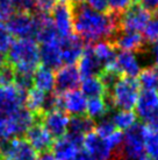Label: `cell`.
<instances>
[{
    "instance_id": "obj_1",
    "label": "cell",
    "mask_w": 158,
    "mask_h": 160,
    "mask_svg": "<svg viewBox=\"0 0 158 160\" xmlns=\"http://www.w3.org/2000/svg\"><path fill=\"white\" fill-rule=\"evenodd\" d=\"M73 32L84 43L93 46L99 41H112L120 29V17L112 12H98L86 2H71Z\"/></svg>"
},
{
    "instance_id": "obj_2",
    "label": "cell",
    "mask_w": 158,
    "mask_h": 160,
    "mask_svg": "<svg viewBox=\"0 0 158 160\" xmlns=\"http://www.w3.org/2000/svg\"><path fill=\"white\" fill-rule=\"evenodd\" d=\"M7 62L15 72L33 75L41 63L40 46L34 39H18L7 53Z\"/></svg>"
},
{
    "instance_id": "obj_3",
    "label": "cell",
    "mask_w": 158,
    "mask_h": 160,
    "mask_svg": "<svg viewBox=\"0 0 158 160\" xmlns=\"http://www.w3.org/2000/svg\"><path fill=\"white\" fill-rule=\"evenodd\" d=\"M140 83L132 77L120 76L112 89L107 92L105 98L112 108H118L120 110L132 111L136 107L140 96Z\"/></svg>"
},
{
    "instance_id": "obj_4",
    "label": "cell",
    "mask_w": 158,
    "mask_h": 160,
    "mask_svg": "<svg viewBox=\"0 0 158 160\" xmlns=\"http://www.w3.org/2000/svg\"><path fill=\"white\" fill-rule=\"evenodd\" d=\"M37 152L25 138L15 137L0 142V160H37Z\"/></svg>"
},
{
    "instance_id": "obj_5",
    "label": "cell",
    "mask_w": 158,
    "mask_h": 160,
    "mask_svg": "<svg viewBox=\"0 0 158 160\" xmlns=\"http://www.w3.org/2000/svg\"><path fill=\"white\" fill-rule=\"evenodd\" d=\"M5 25L9 34L18 39H33L39 28L36 14L23 12H15Z\"/></svg>"
},
{
    "instance_id": "obj_6",
    "label": "cell",
    "mask_w": 158,
    "mask_h": 160,
    "mask_svg": "<svg viewBox=\"0 0 158 160\" xmlns=\"http://www.w3.org/2000/svg\"><path fill=\"white\" fill-rule=\"evenodd\" d=\"M51 21L61 39L73 35V12L71 1L57 2L51 11Z\"/></svg>"
},
{
    "instance_id": "obj_7",
    "label": "cell",
    "mask_w": 158,
    "mask_h": 160,
    "mask_svg": "<svg viewBox=\"0 0 158 160\" xmlns=\"http://www.w3.org/2000/svg\"><path fill=\"white\" fill-rule=\"evenodd\" d=\"M83 139L81 136L66 133L53 142L51 153L57 160H75L83 147Z\"/></svg>"
},
{
    "instance_id": "obj_8",
    "label": "cell",
    "mask_w": 158,
    "mask_h": 160,
    "mask_svg": "<svg viewBox=\"0 0 158 160\" xmlns=\"http://www.w3.org/2000/svg\"><path fill=\"white\" fill-rule=\"evenodd\" d=\"M150 19H151V14L149 11L143 8L140 4H136L134 6H130L120 17V29L140 33L144 31Z\"/></svg>"
},
{
    "instance_id": "obj_9",
    "label": "cell",
    "mask_w": 158,
    "mask_h": 160,
    "mask_svg": "<svg viewBox=\"0 0 158 160\" xmlns=\"http://www.w3.org/2000/svg\"><path fill=\"white\" fill-rule=\"evenodd\" d=\"M26 93L15 84L0 87V116H9L25 107Z\"/></svg>"
},
{
    "instance_id": "obj_10",
    "label": "cell",
    "mask_w": 158,
    "mask_h": 160,
    "mask_svg": "<svg viewBox=\"0 0 158 160\" xmlns=\"http://www.w3.org/2000/svg\"><path fill=\"white\" fill-rule=\"evenodd\" d=\"M39 119L40 123L47 129L53 139H58L67 133L70 117L65 111H62L61 109L45 112Z\"/></svg>"
},
{
    "instance_id": "obj_11",
    "label": "cell",
    "mask_w": 158,
    "mask_h": 160,
    "mask_svg": "<svg viewBox=\"0 0 158 160\" xmlns=\"http://www.w3.org/2000/svg\"><path fill=\"white\" fill-rule=\"evenodd\" d=\"M83 147L95 160H123L112 151L106 139L98 136L94 130L84 137Z\"/></svg>"
},
{
    "instance_id": "obj_12",
    "label": "cell",
    "mask_w": 158,
    "mask_h": 160,
    "mask_svg": "<svg viewBox=\"0 0 158 160\" xmlns=\"http://www.w3.org/2000/svg\"><path fill=\"white\" fill-rule=\"evenodd\" d=\"M106 69L115 71L120 76L132 77V78H135L136 76L140 75L142 70L141 62L138 61L136 54L132 52H122V50L121 53L116 54L114 62Z\"/></svg>"
},
{
    "instance_id": "obj_13",
    "label": "cell",
    "mask_w": 158,
    "mask_h": 160,
    "mask_svg": "<svg viewBox=\"0 0 158 160\" xmlns=\"http://www.w3.org/2000/svg\"><path fill=\"white\" fill-rule=\"evenodd\" d=\"M81 83V76L76 66H64L57 69L55 74V91L57 93H65L76 90Z\"/></svg>"
},
{
    "instance_id": "obj_14",
    "label": "cell",
    "mask_w": 158,
    "mask_h": 160,
    "mask_svg": "<svg viewBox=\"0 0 158 160\" xmlns=\"http://www.w3.org/2000/svg\"><path fill=\"white\" fill-rule=\"evenodd\" d=\"M110 42L115 46V48H120L122 52L138 53L146 48L144 36L137 32H126L118 29Z\"/></svg>"
},
{
    "instance_id": "obj_15",
    "label": "cell",
    "mask_w": 158,
    "mask_h": 160,
    "mask_svg": "<svg viewBox=\"0 0 158 160\" xmlns=\"http://www.w3.org/2000/svg\"><path fill=\"white\" fill-rule=\"evenodd\" d=\"M25 139L34 147L37 153H44L51 150L53 138L41 123H34L25 133Z\"/></svg>"
},
{
    "instance_id": "obj_16",
    "label": "cell",
    "mask_w": 158,
    "mask_h": 160,
    "mask_svg": "<svg viewBox=\"0 0 158 160\" xmlns=\"http://www.w3.org/2000/svg\"><path fill=\"white\" fill-rule=\"evenodd\" d=\"M61 48L63 63L65 66H75L81 58L85 50V46L83 41L76 34H73L69 38L61 39Z\"/></svg>"
},
{
    "instance_id": "obj_17",
    "label": "cell",
    "mask_w": 158,
    "mask_h": 160,
    "mask_svg": "<svg viewBox=\"0 0 158 160\" xmlns=\"http://www.w3.org/2000/svg\"><path fill=\"white\" fill-rule=\"evenodd\" d=\"M87 97L79 90H71L61 95V108L66 113L73 116H83L86 112Z\"/></svg>"
},
{
    "instance_id": "obj_18",
    "label": "cell",
    "mask_w": 158,
    "mask_h": 160,
    "mask_svg": "<svg viewBox=\"0 0 158 160\" xmlns=\"http://www.w3.org/2000/svg\"><path fill=\"white\" fill-rule=\"evenodd\" d=\"M40 58H41V62L43 64V67H47L51 70L59 69L63 64L61 38L53 42L40 46Z\"/></svg>"
},
{
    "instance_id": "obj_19",
    "label": "cell",
    "mask_w": 158,
    "mask_h": 160,
    "mask_svg": "<svg viewBox=\"0 0 158 160\" xmlns=\"http://www.w3.org/2000/svg\"><path fill=\"white\" fill-rule=\"evenodd\" d=\"M78 62V70L80 72V76H83L84 78L92 77V76H99L105 70L102 63L99 61V58L95 56V54L93 53V49L91 46H87L85 48Z\"/></svg>"
},
{
    "instance_id": "obj_20",
    "label": "cell",
    "mask_w": 158,
    "mask_h": 160,
    "mask_svg": "<svg viewBox=\"0 0 158 160\" xmlns=\"http://www.w3.org/2000/svg\"><path fill=\"white\" fill-rule=\"evenodd\" d=\"M158 107V92L154 90H144L140 92L136 103V111L143 120L149 117Z\"/></svg>"
},
{
    "instance_id": "obj_21",
    "label": "cell",
    "mask_w": 158,
    "mask_h": 160,
    "mask_svg": "<svg viewBox=\"0 0 158 160\" xmlns=\"http://www.w3.org/2000/svg\"><path fill=\"white\" fill-rule=\"evenodd\" d=\"M48 93L43 92L36 88L28 90L25 99V108L28 109L31 113L36 116V119L40 118L45 111V102Z\"/></svg>"
},
{
    "instance_id": "obj_22",
    "label": "cell",
    "mask_w": 158,
    "mask_h": 160,
    "mask_svg": "<svg viewBox=\"0 0 158 160\" xmlns=\"http://www.w3.org/2000/svg\"><path fill=\"white\" fill-rule=\"evenodd\" d=\"M33 84L37 90L45 93L55 90V72L47 67H39L33 74Z\"/></svg>"
},
{
    "instance_id": "obj_23",
    "label": "cell",
    "mask_w": 158,
    "mask_h": 160,
    "mask_svg": "<svg viewBox=\"0 0 158 160\" xmlns=\"http://www.w3.org/2000/svg\"><path fill=\"white\" fill-rule=\"evenodd\" d=\"M93 53L102 63L104 68H108L116 58V48L110 41L104 40L94 43L92 47Z\"/></svg>"
},
{
    "instance_id": "obj_24",
    "label": "cell",
    "mask_w": 158,
    "mask_h": 160,
    "mask_svg": "<svg viewBox=\"0 0 158 160\" xmlns=\"http://www.w3.org/2000/svg\"><path fill=\"white\" fill-rule=\"evenodd\" d=\"M81 85V92L88 98L105 97L107 95V90L99 76H92L84 78Z\"/></svg>"
},
{
    "instance_id": "obj_25",
    "label": "cell",
    "mask_w": 158,
    "mask_h": 160,
    "mask_svg": "<svg viewBox=\"0 0 158 160\" xmlns=\"http://www.w3.org/2000/svg\"><path fill=\"white\" fill-rule=\"evenodd\" d=\"M95 128L94 120L91 119L87 116H75L73 118H70L67 133L77 134L85 137L87 133L92 132Z\"/></svg>"
},
{
    "instance_id": "obj_26",
    "label": "cell",
    "mask_w": 158,
    "mask_h": 160,
    "mask_svg": "<svg viewBox=\"0 0 158 160\" xmlns=\"http://www.w3.org/2000/svg\"><path fill=\"white\" fill-rule=\"evenodd\" d=\"M110 109L112 107L105 97H94L87 99L86 113H87V117H90L93 120L105 118V116Z\"/></svg>"
},
{
    "instance_id": "obj_27",
    "label": "cell",
    "mask_w": 158,
    "mask_h": 160,
    "mask_svg": "<svg viewBox=\"0 0 158 160\" xmlns=\"http://www.w3.org/2000/svg\"><path fill=\"white\" fill-rule=\"evenodd\" d=\"M138 83L144 90H154L158 92V66L142 69L138 75Z\"/></svg>"
},
{
    "instance_id": "obj_28",
    "label": "cell",
    "mask_w": 158,
    "mask_h": 160,
    "mask_svg": "<svg viewBox=\"0 0 158 160\" xmlns=\"http://www.w3.org/2000/svg\"><path fill=\"white\" fill-rule=\"evenodd\" d=\"M137 116L132 111L128 110H120L116 113H114L112 122L114 123L115 128L120 131H127L130 128H132L136 124Z\"/></svg>"
},
{
    "instance_id": "obj_29",
    "label": "cell",
    "mask_w": 158,
    "mask_h": 160,
    "mask_svg": "<svg viewBox=\"0 0 158 160\" xmlns=\"http://www.w3.org/2000/svg\"><path fill=\"white\" fill-rule=\"evenodd\" d=\"M144 150L151 160H158V131L145 126Z\"/></svg>"
},
{
    "instance_id": "obj_30",
    "label": "cell",
    "mask_w": 158,
    "mask_h": 160,
    "mask_svg": "<svg viewBox=\"0 0 158 160\" xmlns=\"http://www.w3.org/2000/svg\"><path fill=\"white\" fill-rule=\"evenodd\" d=\"M116 128H115L114 123L112 122V119H108V118H101V120L95 124V128H94V132L100 136L101 138H107L109 137L110 134L113 133L114 131H116Z\"/></svg>"
},
{
    "instance_id": "obj_31",
    "label": "cell",
    "mask_w": 158,
    "mask_h": 160,
    "mask_svg": "<svg viewBox=\"0 0 158 160\" xmlns=\"http://www.w3.org/2000/svg\"><path fill=\"white\" fill-rule=\"evenodd\" d=\"M12 43H13V36L7 31L4 21L0 20V54L5 55L8 53Z\"/></svg>"
},
{
    "instance_id": "obj_32",
    "label": "cell",
    "mask_w": 158,
    "mask_h": 160,
    "mask_svg": "<svg viewBox=\"0 0 158 160\" xmlns=\"http://www.w3.org/2000/svg\"><path fill=\"white\" fill-rule=\"evenodd\" d=\"M15 70L8 62H5L0 68V87H8L14 84Z\"/></svg>"
},
{
    "instance_id": "obj_33",
    "label": "cell",
    "mask_w": 158,
    "mask_h": 160,
    "mask_svg": "<svg viewBox=\"0 0 158 160\" xmlns=\"http://www.w3.org/2000/svg\"><path fill=\"white\" fill-rule=\"evenodd\" d=\"M144 39L146 42L150 43H155L156 41H158V17L155 15L154 18L150 19V21L148 25L145 26L144 31Z\"/></svg>"
},
{
    "instance_id": "obj_34",
    "label": "cell",
    "mask_w": 158,
    "mask_h": 160,
    "mask_svg": "<svg viewBox=\"0 0 158 160\" xmlns=\"http://www.w3.org/2000/svg\"><path fill=\"white\" fill-rule=\"evenodd\" d=\"M132 1L134 0H108V12L121 17L132 6Z\"/></svg>"
},
{
    "instance_id": "obj_35",
    "label": "cell",
    "mask_w": 158,
    "mask_h": 160,
    "mask_svg": "<svg viewBox=\"0 0 158 160\" xmlns=\"http://www.w3.org/2000/svg\"><path fill=\"white\" fill-rule=\"evenodd\" d=\"M14 8L18 12L23 13H36L37 0H13Z\"/></svg>"
},
{
    "instance_id": "obj_36",
    "label": "cell",
    "mask_w": 158,
    "mask_h": 160,
    "mask_svg": "<svg viewBox=\"0 0 158 160\" xmlns=\"http://www.w3.org/2000/svg\"><path fill=\"white\" fill-rule=\"evenodd\" d=\"M15 13L13 0H0V20L7 21Z\"/></svg>"
},
{
    "instance_id": "obj_37",
    "label": "cell",
    "mask_w": 158,
    "mask_h": 160,
    "mask_svg": "<svg viewBox=\"0 0 158 160\" xmlns=\"http://www.w3.org/2000/svg\"><path fill=\"white\" fill-rule=\"evenodd\" d=\"M57 4V0H37L36 13L49 14Z\"/></svg>"
},
{
    "instance_id": "obj_38",
    "label": "cell",
    "mask_w": 158,
    "mask_h": 160,
    "mask_svg": "<svg viewBox=\"0 0 158 160\" xmlns=\"http://www.w3.org/2000/svg\"><path fill=\"white\" fill-rule=\"evenodd\" d=\"M86 4L98 12H108V0H86Z\"/></svg>"
},
{
    "instance_id": "obj_39",
    "label": "cell",
    "mask_w": 158,
    "mask_h": 160,
    "mask_svg": "<svg viewBox=\"0 0 158 160\" xmlns=\"http://www.w3.org/2000/svg\"><path fill=\"white\" fill-rule=\"evenodd\" d=\"M146 124H148V128L152 130H156L158 131V107L154 110V112L145 119Z\"/></svg>"
},
{
    "instance_id": "obj_40",
    "label": "cell",
    "mask_w": 158,
    "mask_h": 160,
    "mask_svg": "<svg viewBox=\"0 0 158 160\" xmlns=\"http://www.w3.org/2000/svg\"><path fill=\"white\" fill-rule=\"evenodd\" d=\"M140 1V5L145 8L146 11H157L158 9V0H138Z\"/></svg>"
},
{
    "instance_id": "obj_41",
    "label": "cell",
    "mask_w": 158,
    "mask_h": 160,
    "mask_svg": "<svg viewBox=\"0 0 158 160\" xmlns=\"http://www.w3.org/2000/svg\"><path fill=\"white\" fill-rule=\"evenodd\" d=\"M75 160H95V159H94L84 147H81V150L79 151L78 156H77V158H76Z\"/></svg>"
},
{
    "instance_id": "obj_42",
    "label": "cell",
    "mask_w": 158,
    "mask_h": 160,
    "mask_svg": "<svg viewBox=\"0 0 158 160\" xmlns=\"http://www.w3.org/2000/svg\"><path fill=\"white\" fill-rule=\"evenodd\" d=\"M150 54H151V58L154 60V63L156 66H158V41L152 43V47L150 49Z\"/></svg>"
},
{
    "instance_id": "obj_43",
    "label": "cell",
    "mask_w": 158,
    "mask_h": 160,
    "mask_svg": "<svg viewBox=\"0 0 158 160\" xmlns=\"http://www.w3.org/2000/svg\"><path fill=\"white\" fill-rule=\"evenodd\" d=\"M37 160H57L56 157L53 156L51 152H44L37 158Z\"/></svg>"
},
{
    "instance_id": "obj_44",
    "label": "cell",
    "mask_w": 158,
    "mask_h": 160,
    "mask_svg": "<svg viewBox=\"0 0 158 160\" xmlns=\"http://www.w3.org/2000/svg\"><path fill=\"white\" fill-rule=\"evenodd\" d=\"M5 63V58H4V55H1L0 54V68L2 67V64Z\"/></svg>"
},
{
    "instance_id": "obj_45",
    "label": "cell",
    "mask_w": 158,
    "mask_h": 160,
    "mask_svg": "<svg viewBox=\"0 0 158 160\" xmlns=\"http://www.w3.org/2000/svg\"><path fill=\"white\" fill-rule=\"evenodd\" d=\"M79 1H84V0H72L71 2H79Z\"/></svg>"
},
{
    "instance_id": "obj_46",
    "label": "cell",
    "mask_w": 158,
    "mask_h": 160,
    "mask_svg": "<svg viewBox=\"0 0 158 160\" xmlns=\"http://www.w3.org/2000/svg\"><path fill=\"white\" fill-rule=\"evenodd\" d=\"M148 160H151V159H150V158H149V157H148Z\"/></svg>"
},
{
    "instance_id": "obj_47",
    "label": "cell",
    "mask_w": 158,
    "mask_h": 160,
    "mask_svg": "<svg viewBox=\"0 0 158 160\" xmlns=\"http://www.w3.org/2000/svg\"><path fill=\"white\" fill-rule=\"evenodd\" d=\"M0 142H1V138H0Z\"/></svg>"
}]
</instances>
